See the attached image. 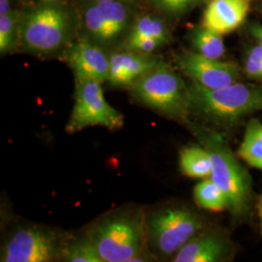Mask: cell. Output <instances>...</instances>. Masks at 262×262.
<instances>
[{"instance_id":"obj_24","label":"cell","mask_w":262,"mask_h":262,"mask_svg":"<svg viewBox=\"0 0 262 262\" xmlns=\"http://www.w3.org/2000/svg\"><path fill=\"white\" fill-rule=\"evenodd\" d=\"M245 71L253 78L262 79V62L253 57L247 56L245 60Z\"/></svg>"},{"instance_id":"obj_15","label":"cell","mask_w":262,"mask_h":262,"mask_svg":"<svg viewBox=\"0 0 262 262\" xmlns=\"http://www.w3.org/2000/svg\"><path fill=\"white\" fill-rule=\"evenodd\" d=\"M237 156L251 167L262 171V122L251 119L247 122Z\"/></svg>"},{"instance_id":"obj_9","label":"cell","mask_w":262,"mask_h":262,"mask_svg":"<svg viewBox=\"0 0 262 262\" xmlns=\"http://www.w3.org/2000/svg\"><path fill=\"white\" fill-rule=\"evenodd\" d=\"M179 66L194 84L211 90L233 84L239 76L234 64L209 58L199 53L183 55L180 57Z\"/></svg>"},{"instance_id":"obj_17","label":"cell","mask_w":262,"mask_h":262,"mask_svg":"<svg viewBox=\"0 0 262 262\" xmlns=\"http://www.w3.org/2000/svg\"><path fill=\"white\" fill-rule=\"evenodd\" d=\"M194 199L198 206L206 210L221 212L227 209L225 192L211 178L197 184L194 188Z\"/></svg>"},{"instance_id":"obj_18","label":"cell","mask_w":262,"mask_h":262,"mask_svg":"<svg viewBox=\"0 0 262 262\" xmlns=\"http://www.w3.org/2000/svg\"><path fill=\"white\" fill-rule=\"evenodd\" d=\"M223 35L205 27L197 28L192 35V43L202 56L220 59L225 55V47Z\"/></svg>"},{"instance_id":"obj_2","label":"cell","mask_w":262,"mask_h":262,"mask_svg":"<svg viewBox=\"0 0 262 262\" xmlns=\"http://www.w3.org/2000/svg\"><path fill=\"white\" fill-rule=\"evenodd\" d=\"M191 112L208 121L231 125L244 117L262 111V89L235 82L220 89H206L192 84L188 88Z\"/></svg>"},{"instance_id":"obj_19","label":"cell","mask_w":262,"mask_h":262,"mask_svg":"<svg viewBox=\"0 0 262 262\" xmlns=\"http://www.w3.org/2000/svg\"><path fill=\"white\" fill-rule=\"evenodd\" d=\"M60 258L68 262H104L88 236L66 241Z\"/></svg>"},{"instance_id":"obj_10","label":"cell","mask_w":262,"mask_h":262,"mask_svg":"<svg viewBox=\"0 0 262 262\" xmlns=\"http://www.w3.org/2000/svg\"><path fill=\"white\" fill-rule=\"evenodd\" d=\"M128 18L127 8L121 0L95 1L85 10L84 25L95 39L110 42L123 32Z\"/></svg>"},{"instance_id":"obj_21","label":"cell","mask_w":262,"mask_h":262,"mask_svg":"<svg viewBox=\"0 0 262 262\" xmlns=\"http://www.w3.org/2000/svg\"><path fill=\"white\" fill-rule=\"evenodd\" d=\"M129 36H147L160 39L164 43L167 42V30L163 23L159 19L144 16L138 19L131 30Z\"/></svg>"},{"instance_id":"obj_23","label":"cell","mask_w":262,"mask_h":262,"mask_svg":"<svg viewBox=\"0 0 262 262\" xmlns=\"http://www.w3.org/2000/svg\"><path fill=\"white\" fill-rule=\"evenodd\" d=\"M156 1L163 9L169 12H173V13H178L187 9V7H189L196 0H156Z\"/></svg>"},{"instance_id":"obj_27","label":"cell","mask_w":262,"mask_h":262,"mask_svg":"<svg viewBox=\"0 0 262 262\" xmlns=\"http://www.w3.org/2000/svg\"><path fill=\"white\" fill-rule=\"evenodd\" d=\"M256 208H257V213H258V216H259V220H260L262 230V195L258 197V200H257V203H256Z\"/></svg>"},{"instance_id":"obj_26","label":"cell","mask_w":262,"mask_h":262,"mask_svg":"<svg viewBox=\"0 0 262 262\" xmlns=\"http://www.w3.org/2000/svg\"><path fill=\"white\" fill-rule=\"evenodd\" d=\"M251 31H252V34L254 38L256 39V41L258 42V44L262 46V27H259V26L253 27Z\"/></svg>"},{"instance_id":"obj_8","label":"cell","mask_w":262,"mask_h":262,"mask_svg":"<svg viewBox=\"0 0 262 262\" xmlns=\"http://www.w3.org/2000/svg\"><path fill=\"white\" fill-rule=\"evenodd\" d=\"M69 20L66 12L58 7L47 6L27 15L20 26V39L32 52L51 53L66 42Z\"/></svg>"},{"instance_id":"obj_28","label":"cell","mask_w":262,"mask_h":262,"mask_svg":"<svg viewBox=\"0 0 262 262\" xmlns=\"http://www.w3.org/2000/svg\"><path fill=\"white\" fill-rule=\"evenodd\" d=\"M94 1H96V2H97V1H106V0H94Z\"/></svg>"},{"instance_id":"obj_20","label":"cell","mask_w":262,"mask_h":262,"mask_svg":"<svg viewBox=\"0 0 262 262\" xmlns=\"http://www.w3.org/2000/svg\"><path fill=\"white\" fill-rule=\"evenodd\" d=\"M19 17L17 11L0 16V53L2 55L8 53L15 45Z\"/></svg>"},{"instance_id":"obj_16","label":"cell","mask_w":262,"mask_h":262,"mask_svg":"<svg viewBox=\"0 0 262 262\" xmlns=\"http://www.w3.org/2000/svg\"><path fill=\"white\" fill-rule=\"evenodd\" d=\"M180 167L190 178H208L212 173V161L204 147L190 145L180 152Z\"/></svg>"},{"instance_id":"obj_25","label":"cell","mask_w":262,"mask_h":262,"mask_svg":"<svg viewBox=\"0 0 262 262\" xmlns=\"http://www.w3.org/2000/svg\"><path fill=\"white\" fill-rule=\"evenodd\" d=\"M12 12L11 0H0V16H5Z\"/></svg>"},{"instance_id":"obj_22","label":"cell","mask_w":262,"mask_h":262,"mask_svg":"<svg viewBox=\"0 0 262 262\" xmlns=\"http://www.w3.org/2000/svg\"><path fill=\"white\" fill-rule=\"evenodd\" d=\"M164 42L160 39L147 36H128L125 43V50L142 54H150L156 49L163 45Z\"/></svg>"},{"instance_id":"obj_13","label":"cell","mask_w":262,"mask_h":262,"mask_svg":"<svg viewBox=\"0 0 262 262\" xmlns=\"http://www.w3.org/2000/svg\"><path fill=\"white\" fill-rule=\"evenodd\" d=\"M159 62L147 54L131 51L116 53L110 56L108 81L113 85H131Z\"/></svg>"},{"instance_id":"obj_4","label":"cell","mask_w":262,"mask_h":262,"mask_svg":"<svg viewBox=\"0 0 262 262\" xmlns=\"http://www.w3.org/2000/svg\"><path fill=\"white\" fill-rule=\"evenodd\" d=\"M131 94L140 103L169 119L187 124L191 113L188 88L170 67L159 62L131 84Z\"/></svg>"},{"instance_id":"obj_11","label":"cell","mask_w":262,"mask_h":262,"mask_svg":"<svg viewBox=\"0 0 262 262\" xmlns=\"http://www.w3.org/2000/svg\"><path fill=\"white\" fill-rule=\"evenodd\" d=\"M68 61L76 79L93 80L103 83L109 79L110 57L103 51L89 42H79L68 53Z\"/></svg>"},{"instance_id":"obj_3","label":"cell","mask_w":262,"mask_h":262,"mask_svg":"<svg viewBox=\"0 0 262 262\" xmlns=\"http://www.w3.org/2000/svg\"><path fill=\"white\" fill-rule=\"evenodd\" d=\"M138 213H118L91 228L93 241L104 262H131L144 253L148 227Z\"/></svg>"},{"instance_id":"obj_7","label":"cell","mask_w":262,"mask_h":262,"mask_svg":"<svg viewBox=\"0 0 262 262\" xmlns=\"http://www.w3.org/2000/svg\"><path fill=\"white\" fill-rule=\"evenodd\" d=\"M66 240L56 231L37 226L17 230L2 248L1 261L48 262L60 258Z\"/></svg>"},{"instance_id":"obj_14","label":"cell","mask_w":262,"mask_h":262,"mask_svg":"<svg viewBox=\"0 0 262 262\" xmlns=\"http://www.w3.org/2000/svg\"><path fill=\"white\" fill-rule=\"evenodd\" d=\"M228 243L224 235L208 232L198 235L176 253L175 262H215L224 260L228 253Z\"/></svg>"},{"instance_id":"obj_12","label":"cell","mask_w":262,"mask_h":262,"mask_svg":"<svg viewBox=\"0 0 262 262\" xmlns=\"http://www.w3.org/2000/svg\"><path fill=\"white\" fill-rule=\"evenodd\" d=\"M247 0H211L203 16V27L220 34L231 32L246 19Z\"/></svg>"},{"instance_id":"obj_1","label":"cell","mask_w":262,"mask_h":262,"mask_svg":"<svg viewBox=\"0 0 262 262\" xmlns=\"http://www.w3.org/2000/svg\"><path fill=\"white\" fill-rule=\"evenodd\" d=\"M187 125L210 155L212 161L210 178L225 192L227 209L235 216L246 215L249 212L252 198L250 174L238 161L221 134L192 122H188Z\"/></svg>"},{"instance_id":"obj_5","label":"cell","mask_w":262,"mask_h":262,"mask_svg":"<svg viewBox=\"0 0 262 262\" xmlns=\"http://www.w3.org/2000/svg\"><path fill=\"white\" fill-rule=\"evenodd\" d=\"M76 80L75 104L66 124V132L73 134L96 125L112 130L122 127L123 117L106 101L101 83L93 80Z\"/></svg>"},{"instance_id":"obj_6","label":"cell","mask_w":262,"mask_h":262,"mask_svg":"<svg viewBox=\"0 0 262 262\" xmlns=\"http://www.w3.org/2000/svg\"><path fill=\"white\" fill-rule=\"evenodd\" d=\"M202 220L185 208H168L151 215L148 227L159 253L172 255L203 230Z\"/></svg>"}]
</instances>
